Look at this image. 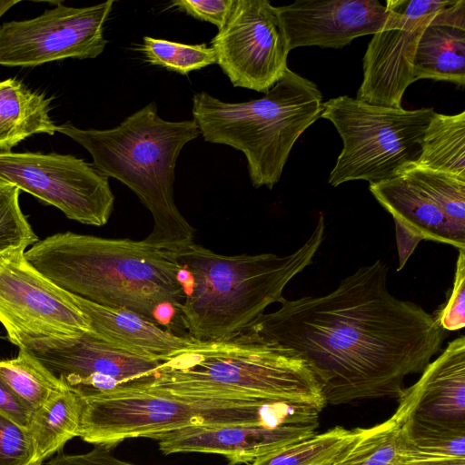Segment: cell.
I'll use <instances>...</instances> for the list:
<instances>
[{
    "label": "cell",
    "mask_w": 465,
    "mask_h": 465,
    "mask_svg": "<svg viewBox=\"0 0 465 465\" xmlns=\"http://www.w3.org/2000/svg\"><path fill=\"white\" fill-rule=\"evenodd\" d=\"M280 304L236 337L294 351L332 405L399 399L404 379L423 371L445 336L420 305L389 291L381 260L361 266L327 294Z\"/></svg>",
    "instance_id": "cell-1"
},
{
    "label": "cell",
    "mask_w": 465,
    "mask_h": 465,
    "mask_svg": "<svg viewBox=\"0 0 465 465\" xmlns=\"http://www.w3.org/2000/svg\"><path fill=\"white\" fill-rule=\"evenodd\" d=\"M25 256L64 291L100 305L133 311L161 326L183 299L182 266L173 252L143 240L65 232L36 242Z\"/></svg>",
    "instance_id": "cell-2"
},
{
    "label": "cell",
    "mask_w": 465,
    "mask_h": 465,
    "mask_svg": "<svg viewBox=\"0 0 465 465\" xmlns=\"http://www.w3.org/2000/svg\"><path fill=\"white\" fill-rule=\"evenodd\" d=\"M320 213L307 241L293 252L219 254L194 242L173 252L182 266L183 299L176 307L190 338L196 341H230L281 302L285 286L312 262L324 238Z\"/></svg>",
    "instance_id": "cell-3"
},
{
    "label": "cell",
    "mask_w": 465,
    "mask_h": 465,
    "mask_svg": "<svg viewBox=\"0 0 465 465\" xmlns=\"http://www.w3.org/2000/svg\"><path fill=\"white\" fill-rule=\"evenodd\" d=\"M56 132L87 150L99 172L137 195L153 221L152 232L143 239L146 243L174 252L194 242V229L173 199L180 153L200 135L193 119L163 120L152 102L110 129H81L66 123L57 125Z\"/></svg>",
    "instance_id": "cell-4"
},
{
    "label": "cell",
    "mask_w": 465,
    "mask_h": 465,
    "mask_svg": "<svg viewBox=\"0 0 465 465\" xmlns=\"http://www.w3.org/2000/svg\"><path fill=\"white\" fill-rule=\"evenodd\" d=\"M323 406L298 400L230 401L178 396L125 384L85 401L77 437L113 448L190 426L260 424L315 430Z\"/></svg>",
    "instance_id": "cell-5"
},
{
    "label": "cell",
    "mask_w": 465,
    "mask_h": 465,
    "mask_svg": "<svg viewBox=\"0 0 465 465\" xmlns=\"http://www.w3.org/2000/svg\"><path fill=\"white\" fill-rule=\"evenodd\" d=\"M132 385L203 399H286L325 404L312 371L294 351L240 337L196 341L165 359L152 376Z\"/></svg>",
    "instance_id": "cell-6"
},
{
    "label": "cell",
    "mask_w": 465,
    "mask_h": 465,
    "mask_svg": "<svg viewBox=\"0 0 465 465\" xmlns=\"http://www.w3.org/2000/svg\"><path fill=\"white\" fill-rule=\"evenodd\" d=\"M322 112L317 85L289 68L262 98L227 103L200 92L192 108L204 141L242 152L252 186L269 189L279 182L298 138Z\"/></svg>",
    "instance_id": "cell-7"
},
{
    "label": "cell",
    "mask_w": 465,
    "mask_h": 465,
    "mask_svg": "<svg viewBox=\"0 0 465 465\" xmlns=\"http://www.w3.org/2000/svg\"><path fill=\"white\" fill-rule=\"evenodd\" d=\"M432 108L408 110L371 104L348 95L322 103L321 118L331 122L343 147L328 183H379L415 163Z\"/></svg>",
    "instance_id": "cell-8"
},
{
    "label": "cell",
    "mask_w": 465,
    "mask_h": 465,
    "mask_svg": "<svg viewBox=\"0 0 465 465\" xmlns=\"http://www.w3.org/2000/svg\"><path fill=\"white\" fill-rule=\"evenodd\" d=\"M25 247L0 252V323L19 349L43 340L93 332L72 295L36 271Z\"/></svg>",
    "instance_id": "cell-9"
},
{
    "label": "cell",
    "mask_w": 465,
    "mask_h": 465,
    "mask_svg": "<svg viewBox=\"0 0 465 465\" xmlns=\"http://www.w3.org/2000/svg\"><path fill=\"white\" fill-rule=\"evenodd\" d=\"M0 181L84 224L104 225L114 211L109 178L71 154L0 152Z\"/></svg>",
    "instance_id": "cell-10"
},
{
    "label": "cell",
    "mask_w": 465,
    "mask_h": 465,
    "mask_svg": "<svg viewBox=\"0 0 465 465\" xmlns=\"http://www.w3.org/2000/svg\"><path fill=\"white\" fill-rule=\"evenodd\" d=\"M114 3L84 7L57 5L34 18L3 23L0 65L31 67L68 58H96L108 43L104 25Z\"/></svg>",
    "instance_id": "cell-11"
},
{
    "label": "cell",
    "mask_w": 465,
    "mask_h": 465,
    "mask_svg": "<svg viewBox=\"0 0 465 465\" xmlns=\"http://www.w3.org/2000/svg\"><path fill=\"white\" fill-rule=\"evenodd\" d=\"M211 47L234 87L266 94L288 69L284 30L276 6L267 0H234Z\"/></svg>",
    "instance_id": "cell-12"
},
{
    "label": "cell",
    "mask_w": 465,
    "mask_h": 465,
    "mask_svg": "<svg viewBox=\"0 0 465 465\" xmlns=\"http://www.w3.org/2000/svg\"><path fill=\"white\" fill-rule=\"evenodd\" d=\"M24 350L84 401L144 381L163 361L117 347L94 332L37 341Z\"/></svg>",
    "instance_id": "cell-13"
},
{
    "label": "cell",
    "mask_w": 465,
    "mask_h": 465,
    "mask_svg": "<svg viewBox=\"0 0 465 465\" xmlns=\"http://www.w3.org/2000/svg\"><path fill=\"white\" fill-rule=\"evenodd\" d=\"M449 1L388 0L382 28L372 35L362 59L363 77L356 99L401 108L415 82L412 63L423 29Z\"/></svg>",
    "instance_id": "cell-14"
},
{
    "label": "cell",
    "mask_w": 465,
    "mask_h": 465,
    "mask_svg": "<svg viewBox=\"0 0 465 465\" xmlns=\"http://www.w3.org/2000/svg\"><path fill=\"white\" fill-rule=\"evenodd\" d=\"M292 51L302 46L340 49L379 32L386 7L376 0H297L276 6Z\"/></svg>",
    "instance_id": "cell-15"
},
{
    "label": "cell",
    "mask_w": 465,
    "mask_h": 465,
    "mask_svg": "<svg viewBox=\"0 0 465 465\" xmlns=\"http://www.w3.org/2000/svg\"><path fill=\"white\" fill-rule=\"evenodd\" d=\"M396 410L431 427L465 431V337L447 345L411 387L404 388Z\"/></svg>",
    "instance_id": "cell-16"
},
{
    "label": "cell",
    "mask_w": 465,
    "mask_h": 465,
    "mask_svg": "<svg viewBox=\"0 0 465 465\" xmlns=\"http://www.w3.org/2000/svg\"><path fill=\"white\" fill-rule=\"evenodd\" d=\"M369 190L389 212L396 227L398 271L402 269L417 244L434 241L465 249V227L449 218L417 185L401 174L370 183Z\"/></svg>",
    "instance_id": "cell-17"
},
{
    "label": "cell",
    "mask_w": 465,
    "mask_h": 465,
    "mask_svg": "<svg viewBox=\"0 0 465 465\" xmlns=\"http://www.w3.org/2000/svg\"><path fill=\"white\" fill-rule=\"evenodd\" d=\"M315 430L273 428L260 424L190 426L153 437L165 455L201 452L223 455L230 465L251 463L283 446L305 439Z\"/></svg>",
    "instance_id": "cell-18"
},
{
    "label": "cell",
    "mask_w": 465,
    "mask_h": 465,
    "mask_svg": "<svg viewBox=\"0 0 465 465\" xmlns=\"http://www.w3.org/2000/svg\"><path fill=\"white\" fill-rule=\"evenodd\" d=\"M71 295L87 318L93 332L122 349L164 361L196 342L133 311L100 305Z\"/></svg>",
    "instance_id": "cell-19"
},
{
    "label": "cell",
    "mask_w": 465,
    "mask_h": 465,
    "mask_svg": "<svg viewBox=\"0 0 465 465\" xmlns=\"http://www.w3.org/2000/svg\"><path fill=\"white\" fill-rule=\"evenodd\" d=\"M414 80L465 85V1H449L423 29L412 63Z\"/></svg>",
    "instance_id": "cell-20"
},
{
    "label": "cell",
    "mask_w": 465,
    "mask_h": 465,
    "mask_svg": "<svg viewBox=\"0 0 465 465\" xmlns=\"http://www.w3.org/2000/svg\"><path fill=\"white\" fill-rule=\"evenodd\" d=\"M51 102L18 79L0 81V152H11L34 134L54 135L57 125L50 116Z\"/></svg>",
    "instance_id": "cell-21"
},
{
    "label": "cell",
    "mask_w": 465,
    "mask_h": 465,
    "mask_svg": "<svg viewBox=\"0 0 465 465\" xmlns=\"http://www.w3.org/2000/svg\"><path fill=\"white\" fill-rule=\"evenodd\" d=\"M335 465H465V461L415 451L402 434L401 420L393 414L381 424L362 429L359 441Z\"/></svg>",
    "instance_id": "cell-22"
},
{
    "label": "cell",
    "mask_w": 465,
    "mask_h": 465,
    "mask_svg": "<svg viewBox=\"0 0 465 465\" xmlns=\"http://www.w3.org/2000/svg\"><path fill=\"white\" fill-rule=\"evenodd\" d=\"M84 401L68 389L34 411L28 430L41 464L77 437Z\"/></svg>",
    "instance_id": "cell-23"
},
{
    "label": "cell",
    "mask_w": 465,
    "mask_h": 465,
    "mask_svg": "<svg viewBox=\"0 0 465 465\" xmlns=\"http://www.w3.org/2000/svg\"><path fill=\"white\" fill-rule=\"evenodd\" d=\"M361 433V428L335 427L266 453L251 465H335L350 453Z\"/></svg>",
    "instance_id": "cell-24"
},
{
    "label": "cell",
    "mask_w": 465,
    "mask_h": 465,
    "mask_svg": "<svg viewBox=\"0 0 465 465\" xmlns=\"http://www.w3.org/2000/svg\"><path fill=\"white\" fill-rule=\"evenodd\" d=\"M414 164L465 178L464 111L457 114L434 113Z\"/></svg>",
    "instance_id": "cell-25"
},
{
    "label": "cell",
    "mask_w": 465,
    "mask_h": 465,
    "mask_svg": "<svg viewBox=\"0 0 465 465\" xmlns=\"http://www.w3.org/2000/svg\"><path fill=\"white\" fill-rule=\"evenodd\" d=\"M0 379L33 411L67 390L24 349L16 358L0 361Z\"/></svg>",
    "instance_id": "cell-26"
},
{
    "label": "cell",
    "mask_w": 465,
    "mask_h": 465,
    "mask_svg": "<svg viewBox=\"0 0 465 465\" xmlns=\"http://www.w3.org/2000/svg\"><path fill=\"white\" fill-rule=\"evenodd\" d=\"M399 174L421 189L449 218L465 227V178L414 163Z\"/></svg>",
    "instance_id": "cell-27"
},
{
    "label": "cell",
    "mask_w": 465,
    "mask_h": 465,
    "mask_svg": "<svg viewBox=\"0 0 465 465\" xmlns=\"http://www.w3.org/2000/svg\"><path fill=\"white\" fill-rule=\"evenodd\" d=\"M140 51L150 64L183 75L216 64L213 48L205 43L188 45L146 35Z\"/></svg>",
    "instance_id": "cell-28"
},
{
    "label": "cell",
    "mask_w": 465,
    "mask_h": 465,
    "mask_svg": "<svg viewBox=\"0 0 465 465\" xmlns=\"http://www.w3.org/2000/svg\"><path fill=\"white\" fill-rule=\"evenodd\" d=\"M402 434L415 451L422 455L465 461V431L428 426L405 417L397 411Z\"/></svg>",
    "instance_id": "cell-29"
},
{
    "label": "cell",
    "mask_w": 465,
    "mask_h": 465,
    "mask_svg": "<svg viewBox=\"0 0 465 465\" xmlns=\"http://www.w3.org/2000/svg\"><path fill=\"white\" fill-rule=\"evenodd\" d=\"M20 190L0 181V252L14 247L32 246L38 237L19 203Z\"/></svg>",
    "instance_id": "cell-30"
},
{
    "label": "cell",
    "mask_w": 465,
    "mask_h": 465,
    "mask_svg": "<svg viewBox=\"0 0 465 465\" xmlns=\"http://www.w3.org/2000/svg\"><path fill=\"white\" fill-rule=\"evenodd\" d=\"M0 465H41L28 429L0 414Z\"/></svg>",
    "instance_id": "cell-31"
},
{
    "label": "cell",
    "mask_w": 465,
    "mask_h": 465,
    "mask_svg": "<svg viewBox=\"0 0 465 465\" xmlns=\"http://www.w3.org/2000/svg\"><path fill=\"white\" fill-rule=\"evenodd\" d=\"M436 320L443 331H459L465 325V249H459L451 294Z\"/></svg>",
    "instance_id": "cell-32"
},
{
    "label": "cell",
    "mask_w": 465,
    "mask_h": 465,
    "mask_svg": "<svg viewBox=\"0 0 465 465\" xmlns=\"http://www.w3.org/2000/svg\"><path fill=\"white\" fill-rule=\"evenodd\" d=\"M234 0H174L170 6L195 19L208 22L219 30L223 28Z\"/></svg>",
    "instance_id": "cell-33"
},
{
    "label": "cell",
    "mask_w": 465,
    "mask_h": 465,
    "mask_svg": "<svg viewBox=\"0 0 465 465\" xmlns=\"http://www.w3.org/2000/svg\"><path fill=\"white\" fill-rule=\"evenodd\" d=\"M111 449L94 445L91 450L80 454H67L61 450L48 461L47 465H136L119 460Z\"/></svg>",
    "instance_id": "cell-34"
},
{
    "label": "cell",
    "mask_w": 465,
    "mask_h": 465,
    "mask_svg": "<svg viewBox=\"0 0 465 465\" xmlns=\"http://www.w3.org/2000/svg\"><path fill=\"white\" fill-rule=\"evenodd\" d=\"M34 411L0 379V414L28 429Z\"/></svg>",
    "instance_id": "cell-35"
},
{
    "label": "cell",
    "mask_w": 465,
    "mask_h": 465,
    "mask_svg": "<svg viewBox=\"0 0 465 465\" xmlns=\"http://www.w3.org/2000/svg\"><path fill=\"white\" fill-rule=\"evenodd\" d=\"M20 3V0H0V18L5 14L11 7Z\"/></svg>",
    "instance_id": "cell-36"
}]
</instances>
